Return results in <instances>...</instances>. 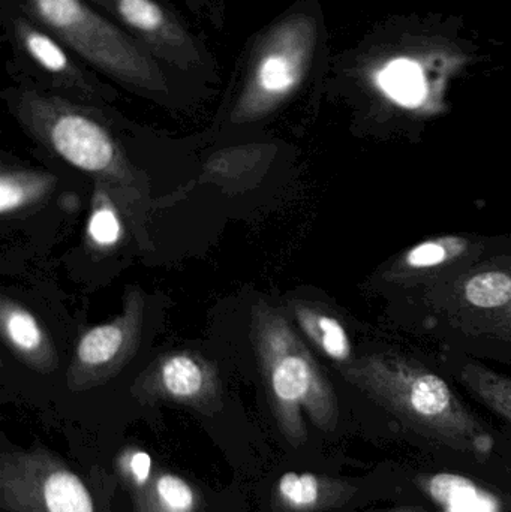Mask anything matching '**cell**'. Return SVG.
I'll return each instance as SVG.
<instances>
[{"instance_id":"1","label":"cell","mask_w":511,"mask_h":512,"mask_svg":"<svg viewBox=\"0 0 511 512\" xmlns=\"http://www.w3.org/2000/svg\"><path fill=\"white\" fill-rule=\"evenodd\" d=\"M344 378L404 426L456 451L488 456L495 439L437 373L396 354L357 358Z\"/></svg>"},{"instance_id":"2","label":"cell","mask_w":511,"mask_h":512,"mask_svg":"<svg viewBox=\"0 0 511 512\" xmlns=\"http://www.w3.org/2000/svg\"><path fill=\"white\" fill-rule=\"evenodd\" d=\"M252 340L270 408L285 441L294 448L305 444V414L317 429L335 430V390L287 318L267 303L258 304L252 313Z\"/></svg>"},{"instance_id":"3","label":"cell","mask_w":511,"mask_h":512,"mask_svg":"<svg viewBox=\"0 0 511 512\" xmlns=\"http://www.w3.org/2000/svg\"><path fill=\"white\" fill-rule=\"evenodd\" d=\"M23 8L66 48L114 80L150 95L170 90L158 60L87 0H23Z\"/></svg>"},{"instance_id":"4","label":"cell","mask_w":511,"mask_h":512,"mask_svg":"<svg viewBox=\"0 0 511 512\" xmlns=\"http://www.w3.org/2000/svg\"><path fill=\"white\" fill-rule=\"evenodd\" d=\"M9 105L21 125L48 149L83 173L128 185L131 167L113 134L84 107L39 90H11Z\"/></svg>"},{"instance_id":"5","label":"cell","mask_w":511,"mask_h":512,"mask_svg":"<svg viewBox=\"0 0 511 512\" xmlns=\"http://www.w3.org/2000/svg\"><path fill=\"white\" fill-rule=\"evenodd\" d=\"M312 36L311 21L302 15H291L270 27L252 57L231 123L264 119L296 92L311 56Z\"/></svg>"},{"instance_id":"6","label":"cell","mask_w":511,"mask_h":512,"mask_svg":"<svg viewBox=\"0 0 511 512\" xmlns=\"http://www.w3.org/2000/svg\"><path fill=\"white\" fill-rule=\"evenodd\" d=\"M3 512H98L84 481L45 448L3 450L0 456Z\"/></svg>"},{"instance_id":"7","label":"cell","mask_w":511,"mask_h":512,"mask_svg":"<svg viewBox=\"0 0 511 512\" xmlns=\"http://www.w3.org/2000/svg\"><path fill=\"white\" fill-rule=\"evenodd\" d=\"M143 313V294L132 286L126 292L119 316L81 334L66 373L69 390L99 387L125 369L140 343Z\"/></svg>"},{"instance_id":"8","label":"cell","mask_w":511,"mask_h":512,"mask_svg":"<svg viewBox=\"0 0 511 512\" xmlns=\"http://www.w3.org/2000/svg\"><path fill=\"white\" fill-rule=\"evenodd\" d=\"M119 21L155 59L183 71L209 65L210 57L179 18L156 0H89Z\"/></svg>"},{"instance_id":"9","label":"cell","mask_w":511,"mask_h":512,"mask_svg":"<svg viewBox=\"0 0 511 512\" xmlns=\"http://www.w3.org/2000/svg\"><path fill=\"white\" fill-rule=\"evenodd\" d=\"M131 393L143 403H177L206 415L222 408L218 369L194 352L162 355L137 379Z\"/></svg>"},{"instance_id":"10","label":"cell","mask_w":511,"mask_h":512,"mask_svg":"<svg viewBox=\"0 0 511 512\" xmlns=\"http://www.w3.org/2000/svg\"><path fill=\"white\" fill-rule=\"evenodd\" d=\"M452 304V315L462 325L511 339V273L485 270L465 277L453 291Z\"/></svg>"},{"instance_id":"11","label":"cell","mask_w":511,"mask_h":512,"mask_svg":"<svg viewBox=\"0 0 511 512\" xmlns=\"http://www.w3.org/2000/svg\"><path fill=\"white\" fill-rule=\"evenodd\" d=\"M15 47L29 59L39 71L47 74L57 84L92 95L93 89L84 72L69 56L65 45L33 20L29 14L12 12L8 23Z\"/></svg>"},{"instance_id":"12","label":"cell","mask_w":511,"mask_h":512,"mask_svg":"<svg viewBox=\"0 0 511 512\" xmlns=\"http://www.w3.org/2000/svg\"><path fill=\"white\" fill-rule=\"evenodd\" d=\"M348 481L312 472H287L273 486L270 507L275 512H324L344 507L356 495Z\"/></svg>"},{"instance_id":"13","label":"cell","mask_w":511,"mask_h":512,"mask_svg":"<svg viewBox=\"0 0 511 512\" xmlns=\"http://www.w3.org/2000/svg\"><path fill=\"white\" fill-rule=\"evenodd\" d=\"M0 331L6 345L27 367L44 375L57 369L59 357L41 322L6 295L0 301Z\"/></svg>"},{"instance_id":"14","label":"cell","mask_w":511,"mask_h":512,"mask_svg":"<svg viewBox=\"0 0 511 512\" xmlns=\"http://www.w3.org/2000/svg\"><path fill=\"white\" fill-rule=\"evenodd\" d=\"M135 512H201L200 493L185 478L156 472L140 492L132 495Z\"/></svg>"},{"instance_id":"15","label":"cell","mask_w":511,"mask_h":512,"mask_svg":"<svg viewBox=\"0 0 511 512\" xmlns=\"http://www.w3.org/2000/svg\"><path fill=\"white\" fill-rule=\"evenodd\" d=\"M293 313L303 333L324 355L338 363L350 361L353 346L347 330L335 316L306 303L294 304Z\"/></svg>"},{"instance_id":"16","label":"cell","mask_w":511,"mask_h":512,"mask_svg":"<svg viewBox=\"0 0 511 512\" xmlns=\"http://www.w3.org/2000/svg\"><path fill=\"white\" fill-rule=\"evenodd\" d=\"M56 185L50 174L32 171H6L0 174V213L20 212L47 197Z\"/></svg>"},{"instance_id":"17","label":"cell","mask_w":511,"mask_h":512,"mask_svg":"<svg viewBox=\"0 0 511 512\" xmlns=\"http://www.w3.org/2000/svg\"><path fill=\"white\" fill-rule=\"evenodd\" d=\"M458 378L480 402L511 424V378L479 363L462 366Z\"/></svg>"},{"instance_id":"18","label":"cell","mask_w":511,"mask_h":512,"mask_svg":"<svg viewBox=\"0 0 511 512\" xmlns=\"http://www.w3.org/2000/svg\"><path fill=\"white\" fill-rule=\"evenodd\" d=\"M123 233L125 230L116 204L104 188L95 189L86 228L87 242L95 251L107 252L122 242Z\"/></svg>"},{"instance_id":"19","label":"cell","mask_w":511,"mask_h":512,"mask_svg":"<svg viewBox=\"0 0 511 512\" xmlns=\"http://www.w3.org/2000/svg\"><path fill=\"white\" fill-rule=\"evenodd\" d=\"M470 242L465 237L444 236L426 240L405 252L398 264V270L405 273H420L449 264L467 254Z\"/></svg>"},{"instance_id":"20","label":"cell","mask_w":511,"mask_h":512,"mask_svg":"<svg viewBox=\"0 0 511 512\" xmlns=\"http://www.w3.org/2000/svg\"><path fill=\"white\" fill-rule=\"evenodd\" d=\"M381 89L399 104L414 107L425 98L426 84L417 63L398 59L389 63L378 77Z\"/></svg>"},{"instance_id":"21","label":"cell","mask_w":511,"mask_h":512,"mask_svg":"<svg viewBox=\"0 0 511 512\" xmlns=\"http://www.w3.org/2000/svg\"><path fill=\"white\" fill-rule=\"evenodd\" d=\"M419 486L429 498L446 508L461 507L477 496L476 484L459 475L440 474L422 478Z\"/></svg>"},{"instance_id":"22","label":"cell","mask_w":511,"mask_h":512,"mask_svg":"<svg viewBox=\"0 0 511 512\" xmlns=\"http://www.w3.org/2000/svg\"><path fill=\"white\" fill-rule=\"evenodd\" d=\"M116 471L123 486L135 495L152 480V459L146 451L128 447L117 456Z\"/></svg>"},{"instance_id":"23","label":"cell","mask_w":511,"mask_h":512,"mask_svg":"<svg viewBox=\"0 0 511 512\" xmlns=\"http://www.w3.org/2000/svg\"><path fill=\"white\" fill-rule=\"evenodd\" d=\"M374 512H432L426 508L419 507V505H404V507L387 508V510H380Z\"/></svg>"}]
</instances>
